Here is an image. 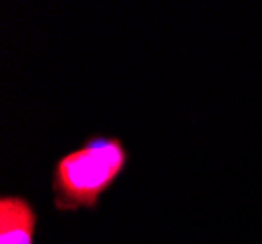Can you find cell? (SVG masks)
Returning <instances> with one entry per match:
<instances>
[{
	"mask_svg": "<svg viewBox=\"0 0 262 244\" xmlns=\"http://www.w3.org/2000/svg\"><path fill=\"white\" fill-rule=\"evenodd\" d=\"M37 211L18 193L0 196V244H35Z\"/></svg>",
	"mask_w": 262,
	"mask_h": 244,
	"instance_id": "cell-2",
	"label": "cell"
},
{
	"mask_svg": "<svg viewBox=\"0 0 262 244\" xmlns=\"http://www.w3.org/2000/svg\"><path fill=\"white\" fill-rule=\"evenodd\" d=\"M129 162V151L116 135H92L59 156L51 168V191L57 211H94Z\"/></svg>",
	"mask_w": 262,
	"mask_h": 244,
	"instance_id": "cell-1",
	"label": "cell"
}]
</instances>
